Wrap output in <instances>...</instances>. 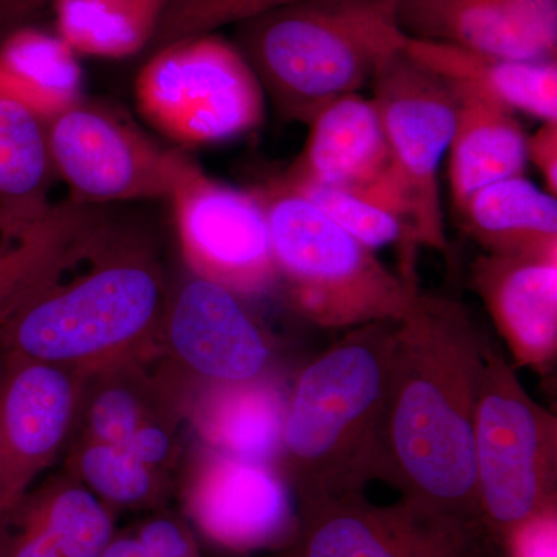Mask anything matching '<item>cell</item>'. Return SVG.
<instances>
[{
  "mask_svg": "<svg viewBox=\"0 0 557 557\" xmlns=\"http://www.w3.org/2000/svg\"><path fill=\"white\" fill-rule=\"evenodd\" d=\"M97 220L65 215L0 302L5 357L89 375L113 368L160 322L159 271L137 249L112 247Z\"/></svg>",
  "mask_w": 557,
  "mask_h": 557,
  "instance_id": "cell-1",
  "label": "cell"
},
{
  "mask_svg": "<svg viewBox=\"0 0 557 557\" xmlns=\"http://www.w3.org/2000/svg\"><path fill=\"white\" fill-rule=\"evenodd\" d=\"M485 339L463 304L423 293L395 324L384 423V482L401 497L474 522V418Z\"/></svg>",
  "mask_w": 557,
  "mask_h": 557,
  "instance_id": "cell-2",
  "label": "cell"
},
{
  "mask_svg": "<svg viewBox=\"0 0 557 557\" xmlns=\"http://www.w3.org/2000/svg\"><path fill=\"white\" fill-rule=\"evenodd\" d=\"M397 321L350 329L288 392L276 468L298 509L361 496L386 478L388 362Z\"/></svg>",
  "mask_w": 557,
  "mask_h": 557,
  "instance_id": "cell-3",
  "label": "cell"
},
{
  "mask_svg": "<svg viewBox=\"0 0 557 557\" xmlns=\"http://www.w3.org/2000/svg\"><path fill=\"white\" fill-rule=\"evenodd\" d=\"M234 46L278 115L309 124L403 50L397 0H298L236 25Z\"/></svg>",
  "mask_w": 557,
  "mask_h": 557,
  "instance_id": "cell-4",
  "label": "cell"
},
{
  "mask_svg": "<svg viewBox=\"0 0 557 557\" xmlns=\"http://www.w3.org/2000/svg\"><path fill=\"white\" fill-rule=\"evenodd\" d=\"M265 205L278 281L296 313L321 329L398 321L423 293L392 273L300 194L282 185Z\"/></svg>",
  "mask_w": 557,
  "mask_h": 557,
  "instance_id": "cell-5",
  "label": "cell"
},
{
  "mask_svg": "<svg viewBox=\"0 0 557 557\" xmlns=\"http://www.w3.org/2000/svg\"><path fill=\"white\" fill-rule=\"evenodd\" d=\"M480 522L498 547L512 528L557 505V418L520 383L490 338L474 418Z\"/></svg>",
  "mask_w": 557,
  "mask_h": 557,
  "instance_id": "cell-6",
  "label": "cell"
},
{
  "mask_svg": "<svg viewBox=\"0 0 557 557\" xmlns=\"http://www.w3.org/2000/svg\"><path fill=\"white\" fill-rule=\"evenodd\" d=\"M139 112L182 145L240 137L263 120L265 94L237 47L215 35L171 44L137 81Z\"/></svg>",
  "mask_w": 557,
  "mask_h": 557,
  "instance_id": "cell-7",
  "label": "cell"
},
{
  "mask_svg": "<svg viewBox=\"0 0 557 557\" xmlns=\"http://www.w3.org/2000/svg\"><path fill=\"white\" fill-rule=\"evenodd\" d=\"M370 86L394 170L408 199L413 244L446 251L438 175L456 129V90L405 50L381 65Z\"/></svg>",
  "mask_w": 557,
  "mask_h": 557,
  "instance_id": "cell-8",
  "label": "cell"
},
{
  "mask_svg": "<svg viewBox=\"0 0 557 557\" xmlns=\"http://www.w3.org/2000/svg\"><path fill=\"white\" fill-rule=\"evenodd\" d=\"M482 523L401 497L361 496L298 509L295 536L271 557H497Z\"/></svg>",
  "mask_w": 557,
  "mask_h": 557,
  "instance_id": "cell-9",
  "label": "cell"
},
{
  "mask_svg": "<svg viewBox=\"0 0 557 557\" xmlns=\"http://www.w3.org/2000/svg\"><path fill=\"white\" fill-rule=\"evenodd\" d=\"M180 242L194 276L234 295L269 292L278 281L265 205L194 166L172 196Z\"/></svg>",
  "mask_w": 557,
  "mask_h": 557,
  "instance_id": "cell-10",
  "label": "cell"
},
{
  "mask_svg": "<svg viewBox=\"0 0 557 557\" xmlns=\"http://www.w3.org/2000/svg\"><path fill=\"white\" fill-rule=\"evenodd\" d=\"M47 138L57 170L89 201L172 197L194 168L102 110L78 104L50 120Z\"/></svg>",
  "mask_w": 557,
  "mask_h": 557,
  "instance_id": "cell-11",
  "label": "cell"
},
{
  "mask_svg": "<svg viewBox=\"0 0 557 557\" xmlns=\"http://www.w3.org/2000/svg\"><path fill=\"white\" fill-rule=\"evenodd\" d=\"M186 516L212 545L234 555L284 548L298 505L274 465L207 448L185 490Z\"/></svg>",
  "mask_w": 557,
  "mask_h": 557,
  "instance_id": "cell-12",
  "label": "cell"
},
{
  "mask_svg": "<svg viewBox=\"0 0 557 557\" xmlns=\"http://www.w3.org/2000/svg\"><path fill=\"white\" fill-rule=\"evenodd\" d=\"M79 391L72 370L5 357L0 375V515L30 493L60 453Z\"/></svg>",
  "mask_w": 557,
  "mask_h": 557,
  "instance_id": "cell-13",
  "label": "cell"
},
{
  "mask_svg": "<svg viewBox=\"0 0 557 557\" xmlns=\"http://www.w3.org/2000/svg\"><path fill=\"white\" fill-rule=\"evenodd\" d=\"M309 127V138L289 168L285 185L329 186L361 194L394 211L409 228L408 199L372 98L351 94L330 102Z\"/></svg>",
  "mask_w": 557,
  "mask_h": 557,
  "instance_id": "cell-14",
  "label": "cell"
},
{
  "mask_svg": "<svg viewBox=\"0 0 557 557\" xmlns=\"http://www.w3.org/2000/svg\"><path fill=\"white\" fill-rule=\"evenodd\" d=\"M166 321L172 350L203 386L269 375V336L230 289L194 276L180 288Z\"/></svg>",
  "mask_w": 557,
  "mask_h": 557,
  "instance_id": "cell-15",
  "label": "cell"
},
{
  "mask_svg": "<svg viewBox=\"0 0 557 557\" xmlns=\"http://www.w3.org/2000/svg\"><path fill=\"white\" fill-rule=\"evenodd\" d=\"M409 38L523 61L557 53V0H397Z\"/></svg>",
  "mask_w": 557,
  "mask_h": 557,
  "instance_id": "cell-16",
  "label": "cell"
},
{
  "mask_svg": "<svg viewBox=\"0 0 557 557\" xmlns=\"http://www.w3.org/2000/svg\"><path fill=\"white\" fill-rule=\"evenodd\" d=\"M471 287L508 347L512 368L552 373L557 358V251L482 252L472 263Z\"/></svg>",
  "mask_w": 557,
  "mask_h": 557,
  "instance_id": "cell-17",
  "label": "cell"
},
{
  "mask_svg": "<svg viewBox=\"0 0 557 557\" xmlns=\"http://www.w3.org/2000/svg\"><path fill=\"white\" fill-rule=\"evenodd\" d=\"M403 50L449 84L474 91L512 113L557 121V62L523 61L450 44L406 38Z\"/></svg>",
  "mask_w": 557,
  "mask_h": 557,
  "instance_id": "cell-18",
  "label": "cell"
},
{
  "mask_svg": "<svg viewBox=\"0 0 557 557\" xmlns=\"http://www.w3.org/2000/svg\"><path fill=\"white\" fill-rule=\"evenodd\" d=\"M288 392L270 379L201 386L193 418L207 448L276 467Z\"/></svg>",
  "mask_w": 557,
  "mask_h": 557,
  "instance_id": "cell-19",
  "label": "cell"
},
{
  "mask_svg": "<svg viewBox=\"0 0 557 557\" xmlns=\"http://www.w3.org/2000/svg\"><path fill=\"white\" fill-rule=\"evenodd\" d=\"M453 87L457 119L448 150V175L454 203L460 208L479 189L523 175L528 135L511 110L463 87Z\"/></svg>",
  "mask_w": 557,
  "mask_h": 557,
  "instance_id": "cell-20",
  "label": "cell"
},
{
  "mask_svg": "<svg viewBox=\"0 0 557 557\" xmlns=\"http://www.w3.org/2000/svg\"><path fill=\"white\" fill-rule=\"evenodd\" d=\"M457 211L468 236L487 255L557 251V199L525 175L479 189Z\"/></svg>",
  "mask_w": 557,
  "mask_h": 557,
  "instance_id": "cell-21",
  "label": "cell"
},
{
  "mask_svg": "<svg viewBox=\"0 0 557 557\" xmlns=\"http://www.w3.org/2000/svg\"><path fill=\"white\" fill-rule=\"evenodd\" d=\"M44 120L25 102L0 90V237L16 244L47 211L42 199L50 174Z\"/></svg>",
  "mask_w": 557,
  "mask_h": 557,
  "instance_id": "cell-22",
  "label": "cell"
},
{
  "mask_svg": "<svg viewBox=\"0 0 557 557\" xmlns=\"http://www.w3.org/2000/svg\"><path fill=\"white\" fill-rule=\"evenodd\" d=\"M81 87L75 51L60 36L24 25L0 39V90L44 121L78 104Z\"/></svg>",
  "mask_w": 557,
  "mask_h": 557,
  "instance_id": "cell-23",
  "label": "cell"
},
{
  "mask_svg": "<svg viewBox=\"0 0 557 557\" xmlns=\"http://www.w3.org/2000/svg\"><path fill=\"white\" fill-rule=\"evenodd\" d=\"M168 0H51L58 36L94 57L124 58L148 49Z\"/></svg>",
  "mask_w": 557,
  "mask_h": 557,
  "instance_id": "cell-24",
  "label": "cell"
},
{
  "mask_svg": "<svg viewBox=\"0 0 557 557\" xmlns=\"http://www.w3.org/2000/svg\"><path fill=\"white\" fill-rule=\"evenodd\" d=\"M2 515L49 537L65 557H100L116 534L113 509L81 482L28 493Z\"/></svg>",
  "mask_w": 557,
  "mask_h": 557,
  "instance_id": "cell-25",
  "label": "cell"
},
{
  "mask_svg": "<svg viewBox=\"0 0 557 557\" xmlns=\"http://www.w3.org/2000/svg\"><path fill=\"white\" fill-rule=\"evenodd\" d=\"M76 478L110 508L156 507L163 496L157 469L121 446L84 440L73 457Z\"/></svg>",
  "mask_w": 557,
  "mask_h": 557,
  "instance_id": "cell-26",
  "label": "cell"
},
{
  "mask_svg": "<svg viewBox=\"0 0 557 557\" xmlns=\"http://www.w3.org/2000/svg\"><path fill=\"white\" fill-rule=\"evenodd\" d=\"M285 186L300 194L339 228L372 251L388 245H399L406 258V277L416 281L410 256L417 247L413 245L405 220L394 211L351 190L313 185Z\"/></svg>",
  "mask_w": 557,
  "mask_h": 557,
  "instance_id": "cell-27",
  "label": "cell"
},
{
  "mask_svg": "<svg viewBox=\"0 0 557 557\" xmlns=\"http://www.w3.org/2000/svg\"><path fill=\"white\" fill-rule=\"evenodd\" d=\"M298 0H168L148 49L156 53L171 44L214 35Z\"/></svg>",
  "mask_w": 557,
  "mask_h": 557,
  "instance_id": "cell-28",
  "label": "cell"
},
{
  "mask_svg": "<svg viewBox=\"0 0 557 557\" xmlns=\"http://www.w3.org/2000/svg\"><path fill=\"white\" fill-rule=\"evenodd\" d=\"M148 421H152V416L138 392L126 384H108L90 399L86 440L124 446Z\"/></svg>",
  "mask_w": 557,
  "mask_h": 557,
  "instance_id": "cell-29",
  "label": "cell"
},
{
  "mask_svg": "<svg viewBox=\"0 0 557 557\" xmlns=\"http://www.w3.org/2000/svg\"><path fill=\"white\" fill-rule=\"evenodd\" d=\"M497 549L502 557H557V505L512 528Z\"/></svg>",
  "mask_w": 557,
  "mask_h": 557,
  "instance_id": "cell-30",
  "label": "cell"
},
{
  "mask_svg": "<svg viewBox=\"0 0 557 557\" xmlns=\"http://www.w3.org/2000/svg\"><path fill=\"white\" fill-rule=\"evenodd\" d=\"M148 557H203L196 533L186 520L156 516L137 530Z\"/></svg>",
  "mask_w": 557,
  "mask_h": 557,
  "instance_id": "cell-31",
  "label": "cell"
},
{
  "mask_svg": "<svg viewBox=\"0 0 557 557\" xmlns=\"http://www.w3.org/2000/svg\"><path fill=\"white\" fill-rule=\"evenodd\" d=\"M0 557H65L39 531L0 515Z\"/></svg>",
  "mask_w": 557,
  "mask_h": 557,
  "instance_id": "cell-32",
  "label": "cell"
},
{
  "mask_svg": "<svg viewBox=\"0 0 557 557\" xmlns=\"http://www.w3.org/2000/svg\"><path fill=\"white\" fill-rule=\"evenodd\" d=\"M148 467L157 469L172 456L174 440L163 421H148L121 446Z\"/></svg>",
  "mask_w": 557,
  "mask_h": 557,
  "instance_id": "cell-33",
  "label": "cell"
},
{
  "mask_svg": "<svg viewBox=\"0 0 557 557\" xmlns=\"http://www.w3.org/2000/svg\"><path fill=\"white\" fill-rule=\"evenodd\" d=\"M528 163L541 172L545 190L557 197V121L542 123L533 135H528Z\"/></svg>",
  "mask_w": 557,
  "mask_h": 557,
  "instance_id": "cell-34",
  "label": "cell"
},
{
  "mask_svg": "<svg viewBox=\"0 0 557 557\" xmlns=\"http://www.w3.org/2000/svg\"><path fill=\"white\" fill-rule=\"evenodd\" d=\"M51 0H0V39L24 25H33Z\"/></svg>",
  "mask_w": 557,
  "mask_h": 557,
  "instance_id": "cell-35",
  "label": "cell"
},
{
  "mask_svg": "<svg viewBox=\"0 0 557 557\" xmlns=\"http://www.w3.org/2000/svg\"><path fill=\"white\" fill-rule=\"evenodd\" d=\"M100 557H148L137 534H115Z\"/></svg>",
  "mask_w": 557,
  "mask_h": 557,
  "instance_id": "cell-36",
  "label": "cell"
},
{
  "mask_svg": "<svg viewBox=\"0 0 557 557\" xmlns=\"http://www.w3.org/2000/svg\"><path fill=\"white\" fill-rule=\"evenodd\" d=\"M14 248H16V244L0 245V300L9 285L11 270H13Z\"/></svg>",
  "mask_w": 557,
  "mask_h": 557,
  "instance_id": "cell-37",
  "label": "cell"
},
{
  "mask_svg": "<svg viewBox=\"0 0 557 557\" xmlns=\"http://www.w3.org/2000/svg\"><path fill=\"white\" fill-rule=\"evenodd\" d=\"M497 557H502V556H500V553H498Z\"/></svg>",
  "mask_w": 557,
  "mask_h": 557,
  "instance_id": "cell-38",
  "label": "cell"
}]
</instances>
